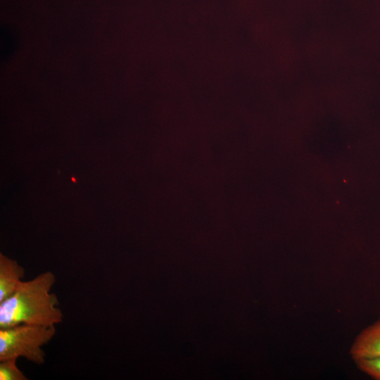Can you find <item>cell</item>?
Instances as JSON below:
<instances>
[{
  "label": "cell",
  "instance_id": "cell-3",
  "mask_svg": "<svg viewBox=\"0 0 380 380\" xmlns=\"http://www.w3.org/2000/svg\"><path fill=\"white\" fill-rule=\"evenodd\" d=\"M350 355L354 361L380 357V319L356 336L350 347Z\"/></svg>",
  "mask_w": 380,
  "mask_h": 380
},
{
  "label": "cell",
  "instance_id": "cell-5",
  "mask_svg": "<svg viewBox=\"0 0 380 380\" xmlns=\"http://www.w3.org/2000/svg\"><path fill=\"white\" fill-rule=\"evenodd\" d=\"M16 359L0 361L1 380H27V378L16 365Z\"/></svg>",
  "mask_w": 380,
  "mask_h": 380
},
{
  "label": "cell",
  "instance_id": "cell-6",
  "mask_svg": "<svg viewBox=\"0 0 380 380\" xmlns=\"http://www.w3.org/2000/svg\"><path fill=\"white\" fill-rule=\"evenodd\" d=\"M355 362L360 370L376 380H380V357L359 359Z\"/></svg>",
  "mask_w": 380,
  "mask_h": 380
},
{
  "label": "cell",
  "instance_id": "cell-1",
  "mask_svg": "<svg viewBox=\"0 0 380 380\" xmlns=\"http://www.w3.org/2000/svg\"><path fill=\"white\" fill-rule=\"evenodd\" d=\"M56 277L50 271L19 284L15 291L0 303V329L19 324L55 326L63 321L58 298L51 290Z\"/></svg>",
  "mask_w": 380,
  "mask_h": 380
},
{
  "label": "cell",
  "instance_id": "cell-4",
  "mask_svg": "<svg viewBox=\"0 0 380 380\" xmlns=\"http://www.w3.org/2000/svg\"><path fill=\"white\" fill-rule=\"evenodd\" d=\"M25 270L15 260L0 255V303L17 289Z\"/></svg>",
  "mask_w": 380,
  "mask_h": 380
},
{
  "label": "cell",
  "instance_id": "cell-2",
  "mask_svg": "<svg viewBox=\"0 0 380 380\" xmlns=\"http://www.w3.org/2000/svg\"><path fill=\"white\" fill-rule=\"evenodd\" d=\"M55 334V326L19 324L0 329V361L22 357L42 365L46 355L42 346Z\"/></svg>",
  "mask_w": 380,
  "mask_h": 380
}]
</instances>
